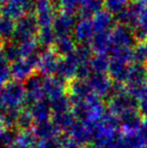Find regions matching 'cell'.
<instances>
[{"mask_svg": "<svg viewBox=\"0 0 147 148\" xmlns=\"http://www.w3.org/2000/svg\"><path fill=\"white\" fill-rule=\"evenodd\" d=\"M83 2L84 0H57V3L62 10L71 13H75L76 11L79 12Z\"/></svg>", "mask_w": 147, "mask_h": 148, "instance_id": "ac0fdd59", "label": "cell"}, {"mask_svg": "<svg viewBox=\"0 0 147 148\" xmlns=\"http://www.w3.org/2000/svg\"><path fill=\"white\" fill-rule=\"evenodd\" d=\"M76 22L77 18L75 16V13L63 11V10L59 12L53 24V28L57 37L73 35Z\"/></svg>", "mask_w": 147, "mask_h": 148, "instance_id": "5b68a950", "label": "cell"}, {"mask_svg": "<svg viewBox=\"0 0 147 148\" xmlns=\"http://www.w3.org/2000/svg\"><path fill=\"white\" fill-rule=\"evenodd\" d=\"M135 28L137 34L142 37V39H147V5H141V10Z\"/></svg>", "mask_w": 147, "mask_h": 148, "instance_id": "9a60e30c", "label": "cell"}, {"mask_svg": "<svg viewBox=\"0 0 147 148\" xmlns=\"http://www.w3.org/2000/svg\"><path fill=\"white\" fill-rule=\"evenodd\" d=\"M39 31V26L34 15H27L21 17L17 24H15V33L18 42L36 40Z\"/></svg>", "mask_w": 147, "mask_h": 148, "instance_id": "3957f363", "label": "cell"}, {"mask_svg": "<svg viewBox=\"0 0 147 148\" xmlns=\"http://www.w3.org/2000/svg\"><path fill=\"white\" fill-rule=\"evenodd\" d=\"M34 17L39 28L51 27L57 12L51 0H36L34 2Z\"/></svg>", "mask_w": 147, "mask_h": 148, "instance_id": "7a4b0ae2", "label": "cell"}, {"mask_svg": "<svg viewBox=\"0 0 147 148\" xmlns=\"http://www.w3.org/2000/svg\"><path fill=\"white\" fill-rule=\"evenodd\" d=\"M55 45V51L59 56H63V57H67V56L73 53L78 47H77V41L75 40L73 35L57 37Z\"/></svg>", "mask_w": 147, "mask_h": 148, "instance_id": "9c48e42d", "label": "cell"}, {"mask_svg": "<svg viewBox=\"0 0 147 148\" xmlns=\"http://www.w3.org/2000/svg\"><path fill=\"white\" fill-rule=\"evenodd\" d=\"M130 5L131 0H104L105 10L116 17L121 15Z\"/></svg>", "mask_w": 147, "mask_h": 148, "instance_id": "7c38bea8", "label": "cell"}, {"mask_svg": "<svg viewBox=\"0 0 147 148\" xmlns=\"http://www.w3.org/2000/svg\"><path fill=\"white\" fill-rule=\"evenodd\" d=\"M135 47V35L129 26L119 24L115 25L110 32V55L111 53L122 49Z\"/></svg>", "mask_w": 147, "mask_h": 148, "instance_id": "6da1fadb", "label": "cell"}, {"mask_svg": "<svg viewBox=\"0 0 147 148\" xmlns=\"http://www.w3.org/2000/svg\"><path fill=\"white\" fill-rule=\"evenodd\" d=\"M92 21L94 25L95 34L110 32L115 26L114 25V16L104 9L95 14L92 17Z\"/></svg>", "mask_w": 147, "mask_h": 148, "instance_id": "52a82bcc", "label": "cell"}, {"mask_svg": "<svg viewBox=\"0 0 147 148\" xmlns=\"http://www.w3.org/2000/svg\"><path fill=\"white\" fill-rule=\"evenodd\" d=\"M134 62L145 64L147 62V39H142L134 47Z\"/></svg>", "mask_w": 147, "mask_h": 148, "instance_id": "e0dca14e", "label": "cell"}, {"mask_svg": "<svg viewBox=\"0 0 147 148\" xmlns=\"http://www.w3.org/2000/svg\"><path fill=\"white\" fill-rule=\"evenodd\" d=\"M121 123L126 129L133 130L141 127V120H140L139 112L136 109L128 110V111L122 113L121 115Z\"/></svg>", "mask_w": 147, "mask_h": 148, "instance_id": "4fadbf2b", "label": "cell"}, {"mask_svg": "<svg viewBox=\"0 0 147 148\" xmlns=\"http://www.w3.org/2000/svg\"><path fill=\"white\" fill-rule=\"evenodd\" d=\"M109 64H110V58L107 55H94L89 62L91 73H102V74H106L108 72Z\"/></svg>", "mask_w": 147, "mask_h": 148, "instance_id": "8fae6325", "label": "cell"}, {"mask_svg": "<svg viewBox=\"0 0 147 148\" xmlns=\"http://www.w3.org/2000/svg\"><path fill=\"white\" fill-rule=\"evenodd\" d=\"M6 16L9 18L23 17L26 12L34 5L32 0H7Z\"/></svg>", "mask_w": 147, "mask_h": 148, "instance_id": "ba28073f", "label": "cell"}, {"mask_svg": "<svg viewBox=\"0 0 147 148\" xmlns=\"http://www.w3.org/2000/svg\"><path fill=\"white\" fill-rule=\"evenodd\" d=\"M140 112L147 116V92L143 97L140 99Z\"/></svg>", "mask_w": 147, "mask_h": 148, "instance_id": "d6986e66", "label": "cell"}, {"mask_svg": "<svg viewBox=\"0 0 147 148\" xmlns=\"http://www.w3.org/2000/svg\"><path fill=\"white\" fill-rule=\"evenodd\" d=\"M57 35L55 33L53 26L51 27L39 28L38 34H37V42L41 45L49 49L51 45H55Z\"/></svg>", "mask_w": 147, "mask_h": 148, "instance_id": "5bb4252c", "label": "cell"}, {"mask_svg": "<svg viewBox=\"0 0 147 148\" xmlns=\"http://www.w3.org/2000/svg\"><path fill=\"white\" fill-rule=\"evenodd\" d=\"M94 36L95 29L92 17L81 16L79 19H77L73 32V37L77 42L81 43V45H88L91 43Z\"/></svg>", "mask_w": 147, "mask_h": 148, "instance_id": "277c9868", "label": "cell"}, {"mask_svg": "<svg viewBox=\"0 0 147 148\" xmlns=\"http://www.w3.org/2000/svg\"><path fill=\"white\" fill-rule=\"evenodd\" d=\"M15 31V24L13 20L6 16H2L0 18V37L6 38V37L12 35Z\"/></svg>", "mask_w": 147, "mask_h": 148, "instance_id": "2e32d148", "label": "cell"}, {"mask_svg": "<svg viewBox=\"0 0 147 148\" xmlns=\"http://www.w3.org/2000/svg\"><path fill=\"white\" fill-rule=\"evenodd\" d=\"M135 1L141 5H147V0H135Z\"/></svg>", "mask_w": 147, "mask_h": 148, "instance_id": "ffe728a7", "label": "cell"}, {"mask_svg": "<svg viewBox=\"0 0 147 148\" xmlns=\"http://www.w3.org/2000/svg\"><path fill=\"white\" fill-rule=\"evenodd\" d=\"M104 7V0H84L79 12L81 16L93 17L95 14L102 11Z\"/></svg>", "mask_w": 147, "mask_h": 148, "instance_id": "30bf717a", "label": "cell"}, {"mask_svg": "<svg viewBox=\"0 0 147 148\" xmlns=\"http://www.w3.org/2000/svg\"><path fill=\"white\" fill-rule=\"evenodd\" d=\"M61 60V56L57 51L47 49L39 56L37 62H38L41 71L44 74H55V73H57Z\"/></svg>", "mask_w": 147, "mask_h": 148, "instance_id": "8992f818", "label": "cell"}]
</instances>
